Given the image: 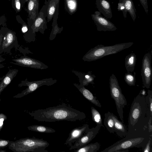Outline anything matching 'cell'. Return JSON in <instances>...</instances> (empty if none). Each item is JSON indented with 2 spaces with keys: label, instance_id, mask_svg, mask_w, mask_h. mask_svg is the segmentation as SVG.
Instances as JSON below:
<instances>
[{
  "label": "cell",
  "instance_id": "6da1fadb",
  "mask_svg": "<svg viewBox=\"0 0 152 152\" xmlns=\"http://www.w3.org/2000/svg\"><path fill=\"white\" fill-rule=\"evenodd\" d=\"M145 97L139 94L132 103L128 118V133L126 137H152L148 125L152 115L148 110Z\"/></svg>",
  "mask_w": 152,
  "mask_h": 152
},
{
  "label": "cell",
  "instance_id": "7a4b0ae2",
  "mask_svg": "<svg viewBox=\"0 0 152 152\" xmlns=\"http://www.w3.org/2000/svg\"><path fill=\"white\" fill-rule=\"evenodd\" d=\"M24 111L34 119L42 122H53L62 121H75L83 120L86 117L83 112L73 108L65 104L31 112L27 110Z\"/></svg>",
  "mask_w": 152,
  "mask_h": 152
},
{
  "label": "cell",
  "instance_id": "3957f363",
  "mask_svg": "<svg viewBox=\"0 0 152 152\" xmlns=\"http://www.w3.org/2000/svg\"><path fill=\"white\" fill-rule=\"evenodd\" d=\"M49 145L47 141L33 137L12 141L8 147L14 152H48L46 148Z\"/></svg>",
  "mask_w": 152,
  "mask_h": 152
},
{
  "label": "cell",
  "instance_id": "277c9868",
  "mask_svg": "<svg viewBox=\"0 0 152 152\" xmlns=\"http://www.w3.org/2000/svg\"><path fill=\"white\" fill-rule=\"evenodd\" d=\"M133 42L116 44L111 46H104L99 44L91 49L84 56V61H91L101 58L105 56L115 54L131 47Z\"/></svg>",
  "mask_w": 152,
  "mask_h": 152
},
{
  "label": "cell",
  "instance_id": "5b68a950",
  "mask_svg": "<svg viewBox=\"0 0 152 152\" xmlns=\"http://www.w3.org/2000/svg\"><path fill=\"white\" fill-rule=\"evenodd\" d=\"M151 137H124L106 148L101 152H119L133 148L143 147Z\"/></svg>",
  "mask_w": 152,
  "mask_h": 152
},
{
  "label": "cell",
  "instance_id": "8992f818",
  "mask_svg": "<svg viewBox=\"0 0 152 152\" xmlns=\"http://www.w3.org/2000/svg\"><path fill=\"white\" fill-rule=\"evenodd\" d=\"M109 84L111 97L115 102L119 116L124 123L123 108L127 105V101L122 93L117 79L113 74L110 77Z\"/></svg>",
  "mask_w": 152,
  "mask_h": 152
},
{
  "label": "cell",
  "instance_id": "52a82bcc",
  "mask_svg": "<svg viewBox=\"0 0 152 152\" xmlns=\"http://www.w3.org/2000/svg\"><path fill=\"white\" fill-rule=\"evenodd\" d=\"M56 82L55 80L51 79H45L42 80L28 81L27 79L22 80L21 83L18 84V87H20L23 86H27V88L22 91L21 93L18 94L13 96L14 98H20L26 96L35 91L38 88L44 85L50 86Z\"/></svg>",
  "mask_w": 152,
  "mask_h": 152
},
{
  "label": "cell",
  "instance_id": "ba28073f",
  "mask_svg": "<svg viewBox=\"0 0 152 152\" xmlns=\"http://www.w3.org/2000/svg\"><path fill=\"white\" fill-rule=\"evenodd\" d=\"M151 55L150 53H146L142 61L141 75L143 88H150L152 79L151 67Z\"/></svg>",
  "mask_w": 152,
  "mask_h": 152
},
{
  "label": "cell",
  "instance_id": "9c48e42d",
  "mask_svg": "<svg viewBox=\"0 0 152 152\" xmlns=\"http://www.w3.org/2000/svg\"><path fill=\"white\" fill-rule=\"evenodd\" d=\"M2 34V40L0 45V54L3 53H9L11 50L14 47L17 49L19 45L15 33L10 30Z\"/></svg>",
  "mask_w": 152,
  "mask_h": 152
},
{
  "label": "cell",
  "instance_id": "30bf717a",
  "mask_svg": "<svg viewBox=\"0 0 152 152\" xmlns=\"http://www.w3.org/2000/svg\"><path fill=\"white\" fill-rule=\"evenodd\" d=\"M99 11H95L94 14L91 15L92 20L96 26L98 31H113L117 29L114 24L105 17L102 16Z\"/></svg>",
  "mask_w": 152,
  "mask_h": 152
},
{
  "label": "cell",
  "instance_id": "8fae6325",
  "mask_svg": "<svg viewBox=\"0 0 152 152\" xmlns=\"http://www.w3.org/2000/svg\"><path fill=\"white\" fill-rule=\"evenodd\" d=\"M100 127L96 125L95 127L89 128L85 132L84 135L76 141L70 147L69 150L77 149L88 144L94 138L98 133Z\"/></svg>",
  "mask_w": 152,
  "mask_h": 152
},
{
  "label": "cell",
  "instance_id": "7c38bea8",
  "mask_svg": "<svg viewBox=\"0 0 152 152\" xmlns=\"http://www.w3.org/2000/svg\"><path fill=\"white\" fill-rule=\"evenodd\" d=\"M10 63L22 66L40 69L47 68L45 65L40 61L26 56L14 59Z\"/></svg>",
  "mask_w": 152,
  "mask_h": 152
},
{
  "label": "cell",
  "instance_id": "4fadbf2b",
  "mask_svg": "<svg viewBox=\"0 0 152 152\" xmlns=\"http://www.w3.org/2000/svg\"><path fill=\"white\" fill-rule=\"evenodd\" d=\"M89 128V125L87 124L74 128L70 132L64 144L70 147L72 145V143H75L83 136Z\"/></svg>",
  "mask_w": 152,
  "mask_h": 152
},
{
  "label": "cell",
  "instance_id": "5bb4252c",
  "mask_svg": "<svg viewBox=\"0 0 152 152\" xmlns=\"http://www.w3.org/2000/svg\"><path fill=\"white\" fill-rule=\"evenodd\" d=\"M96 4L99 11L107 18L112 17V10L109 2L106 0H96Z\"/></svg>",
  "mask_w": 152,
  "mask_h": 152
},
{
  "label": "cell",
  "instance_id": "9a60e30c",
  "mask_svg": "<svg viewBox=\"0 0 152 152\" xmlns=\"http://www.w3.org/2000/svg\"><path fill=\"white\" fill-rule=\"evenodd\" d=\"M111 116L114 122L115 132L120 137H125L128 133L126 126L122 121H120L118 118L113 113H111Z\"/></svg>",
  "mask_w": 152,
  "mask_h": 152
},
{
  "label": "cell",
  "instance_id": "2e32d148",
  "mask_svg": "<svg viewBox=\"0 0 152 152\" xmlns=\"http://www.w3.org/2000/svg\"><path fill=\"white\" fill-rule=\"evenodd\" d=\"M75 85L86 99L95 106L101 107L102 106L99 101L90 91L80 85H78L75 84Z\"/></svg>",
  "mask_w": 152,
  "mask_h": 152
},
{
  "label": "cell",
  "instance_id": "e0dca14e",
  "mask_svg": "<svg viewBox=\"0 0 152 152\" xmlns=\"http://www.w3.org/2000/svg\"><path fill=\"white\" fill-rule=\"evenodd\" d=\"M18 72V70L16 69H10L4 75V78L0 82V96L1 93L16 76ZM1 101L0 97V102Z\"/></svg>",
  "mask_w": 152,
  "mask_h": 152
},
{
  "label": "cell",
  "instance_id": "ac0fdd59",
  "mask_svg": "<svg viewBox=\"0 0 152 152\" xmlns=\"http://www.w3.org/2000/svg\"><path fill=\"white\" fill-rule=\"evenodd\" d=\"M124 5L125 10L123 14L125 18H126V14L128 12L131 17L134 21L136 19V10L132 0H119Z\"/></svg>",
  "mask_w": 152,
  "mask_h": 152
},
{
  "label": "cell",
  "instance_id": "d6986e66",
  "mask_svg": "<svg viewBox=\"0 0 152 152\" xmlns=\"http://www.w3.org/2000/svg\"><path fill=\"white\" fill-rule=\"evenodd\" d=\"M28 10L30 19L34 20L38 14L39 0H28Z\"/></svg>",
  "mask_w": 152,
  "mask_h": 152
},
{
  "label": "cell",
  "instance_id": "ffe728a7",
  "mask_svg": "<svg viewBox=\"0 0 152 152\" xmlns=\"http://www.w3.org/2000/svg\"><path fill=\"white\" fill-rule=\"evenodd\" d=\"M136 60V56L134 53H132L126 56L125 64L127 72H132L134 71Z\"/></svg>",
  "mask_w": 152,
  "mask_h": 152
},
{
  "label": "cell",
  "instance_id": "44dd1931",
  "mask_svg": "<svg viewBox=\"0 0 152 152\" xmlns=\"http://www.w3.org/2000/svg\"><path fill=\"white\" fill-rule=\"evenodd\" d=\"M109 111L104 114V123L107 130L110 133H114V122Z\"/></svg>",
  "mask_w": 152,
  "mask_h": 152
},
{
  "label": "cell",
  "instance_id": "7402d4cb",
  "mask_svg": "<svg viewBox=\"0 0 152 152\" xmlns=\"http://www.w3.org/2000/svg\"><path fill=\"white\" fill-rule=\"evenodd\" d=\"M28 130L42 133H51L56 132V131L54 129L41 125H35L27 127Z\"/></svg>",
  "mask_w": 152,
  "mask_h": 152
},
{
  "label": "cell",
  "instance_id": "603a6c76",
  "mask_svg": "<svg viewBox=\"0 0 152 152\" xmlns=\"http://www.w3.org/2000/svg\"><path fill=\"white\" fill-rule=\"evenodd\" d=\"M100 145L98 142L88 144L77 149L75 152H97L99 150Z\"/></svg>",
  "mask_w": 152,
  "mask_h": 152
},
{
  "label": "cell",
  "instance_id": "cb8c5ba5",
  "mask_svg": "<svg viewBox=\"0 0 152 152\" xmlns=\"http://www.w3.org/2000/svg\"><path fill=\"white\" fill-rule=\"evenodd\" d=\"M45 18L43 12H40L39 14L34 20V22L31 28L34 32L37 31L42 28L45 23Z\"/></svg>",
  "mask_w": 152,
  "mask_h": 152
},
{
  "label": "cell",
  "instance_id": "d4e9b609",
  "mask_svg": "<svg viewBox=\"0 0 152 152\" xmlns=\"http://www.w3.org/2000/svg\"><path fill=\"white\" fill-rule=\"evenodd\" d=\"M65 4L66 10L70 14L74 13L77 10V0H65Z\"/></svg>",
  "mask_w": 152,
  "mask_h": 152
},
{
  "label": "cell",
  "instance_id": "484cf974",
  "mask_svg": "<svg viewBox=\"0 0 152 152\" xmlns=\"http://www.w3.org/2000/svg\"><path fill=\"white\" fill-rule=\"evenodd\" d=\"M91 110L93 121L96 124V125L100 127L102 126L104 127L102 123V121L99 113L93 107H91Z\"/></svg>",
  "mask_w": 152,
  "mask_h": 152
},
{
  "label": "cell",
  "instance_id": "4316f807",
  "mask_svg": "<svg viewBox=\"0 0 152 152\" xmlns=\"http://www.w3.org/2000/svg\"><path fill=\"white\" fill-rule=\"evenodd\" d=\"M57 5L55 0H50L47 9V20L49 22L51 20L55 12Z\"/></svg>",
  "mask_w": 152,
  "mask_h": 152
},
{
  "label": "cell",
  "instance_id": "83f0119b",
  "mask_svg": "<svg viewBox=\"0 0 152 152\" xmlns=\"http://www.w3.org/2000/svg\"><path fill=\"white\" fill-rule=\"evenodd\" d=\"M95 77L94 75L91 74V72H88V73L85 75L84 78L80 85L84 86H88L89 83L94 84V80Z\"/></svg>",
  "mask_w": 152,
  "mask_h": 152
},
{
  "label": "cell",
  "instance_id": "f1b7e54d",
  "mask_svg": "<svg viewBox=\"0 0 152 152\" xmlns=\"http://www.w3.org/2000/svg\"><path fill=\"white\" fill-rule=\"evenodd\" d=\"M124 79L127 85L130 86H134L136 83L135 75L131 72H127L125 74Z\"/></svg>",
  "mask_w": 152,
  "mask_h": 152
},
{
  "label": "cell",
  "instance_id": "f546056e",
  "mask_svg": "<svg viewBox=\"0 0 152 152\" xmlns=\"http://www.w3.org/2000/svg\"><path fill=\"white\" fill-rule=\"evenodd\" d=\"M145 101L148 110L151 115H152V91L148 90V95L145 97Z\"/></svg>",
  "mask_w": 152,
  "mask_h": 152
},
{
  "label": "cell",
  "instance_id": "4dcf8cb0",
  "mask_svg": "<svg viewBox=\"0 0 152 152\" xmlns=\"http://www.w3.org/2000/svg\"><path fill=\"white\" fill-rule=\"evenodd\" d=\"M152 137H150L145 146L143 147L142 151L144 152H151Z\"/></svg>",
  "mask_w": 152,
  "mask_h": 152
},
{
  "label": "cell",
  "instance_id": "1f68e13d",
  "mask_svg": "<svg viewBox=\"0 0 152 152\" xmlns=\"http://www.w3.org/2000/svg\"><path fill=\"white\" fill-rule=\"evenodd\" d=\"M11 142L8 140L0 139V149L7 147Z\"/></svg>",
  "mask_w": 152,
  "mask_h": 152
},
{
  "label": "cell",
  "instance_id": "d6a6232c",
  "mask_svg": "<svg viewBox=\"0 0 152 152\" xmlns=\"http://www.w3.org/2000/svg\"><path fill=\"white\" fill-rule=\"evenodd\" d=\"M7 119V116L3 113H0V131L4 126V122Z\"/></svg>",
  "mask_w": 152,
  "mask_h": 152
},
{
  "label": "cell",
  "instance_id": "836d02e7",
  "mask_svg": "<svg viewBox=\"0 0 152 152\" xmlns=\"http://www.w3.org/2000/svg\"><path fill=\"white\" fill-rule=\"evenodd\" d=\"M140 3L143 7L145 12L148 14V7L147 0H139Z\"/></svg>",
  "mask_w": 152,
  "mask_h": 152
},
{
  "label": "cell",
  "instance_id": "e575fe53",
  "mask_svg": "<svg viewBox=\"0 0 152 152\" xmlns=\"http://www.w3.org/2000/svg\"><path fill=\"white\" fill-rule=\"evenodd\" d=\"M15 5L16 9L18 12L20 10V0H14Z\"/></svg>",
  "mask_w": 152,
  "mask_h": 152
},
{
  "label": "cell",
  "instance_id": "d590c367",
  "mask_svg": "<svg viewBox=\"0 0 152 152\" xmlns=\"http://www.w3.org/2000/svg\"><path fill=\"white\" fill-rule=\"evenodd\" d=\"M28 30L27 26L26 25H23L22 28V31L23 33L26 32Z\"/></svg>",
  "mask_w": 152,
  "mask_h": 152
},
{
  "label": "cell",
  "instance_id": "8d00e7d4",
  "mask_svg": "<svg viewBox=\"0 0 152 152\" xmlns=\"http://www.w3.org/2000/svg\"><path fill=\"white\" fill-rule=\"evenodd\" d=\"M139 94L145 96H146V92L144 89L141 90Z\"/></svg>",
  "mask_w": 152,
  "mask_h": 152
},
{
  "label": "cell",
  "instance_id": "74e56055",
  "mask_svg": "<svg viewBox=\"0 0 152 152\" xmlns=\"http://www.w3.org/2000/svg\"><path fill=\"white\" fill-rule=\"evenodd\" d=\"M5 60V59L3 58L2 56L0 55V63ZM1 64H0L1 65Z\"/></svg>",
  "mask_w": 152,
  "mask_h": 152
},
{
  "label": "cell",
  "instance_id": "f35d334b",
  "mask_svg": "<svg viewBox=\"0 0 152 152\" xmlns=\"http://www.w3.org/2000/svg\"><path fill=\"white\" fill-rule=\"evenodd\" d=\"M4 67V66L3 65L1 64L0 65V69L1 68H2ZM4 76H3L2 77H0V81H1L4 78Z\"/></svg>",
  "mask_w": 152,
  "mask_h": 152
},
{
  "label": "cell",
  "instance_id": "ab89813d",
  "mask_svg": "<svg viewBox=\"0 0 152 152\" xmlns=\"http://www.w3.org/2000/svg\"><path fill=\"white\" fill-rule=\"evenodd\" d=\"M2 34H0V45H1V42L2 41Z\"/></svg>",
  "mask_w": 152,
  "mask_h": 152
},
{
  "label": "cell",
  "instance_id": "60d3db41",
  "mask_svg": "<svg viewBox=\"0 0 152 152\" xmlns=\"http://www.w3.org/2000/svg\"><path fill=\"white\" fill-rule=\"evenodd\" d=\"M7 152L6 150H2L0 149V152Z\"/></svg>",
  "mask_w": 152,
  "mask_h": 152
},
{
  "label": "cell",
  "instance_id": "b9f144b4",
  "mask_svg": "<svg viewBox=\"0 0 152 152\" xmlns=\"http://www.w3.org/2000/svg\"><path fill=\"white\" fill-rule=\"evenodd\" d=\"M56 0V2L57 3V4H58V2H59V0Z\"/></svg>",
  "mask_w": 152,
  "mask_h": 152
},
{
  "label": "cell",
  "instance_id": "7bdbcfd3",
  "mask_svg": "<svg viewBox=\"0 0 152 152\" xmlns=\"http://www.w3.org/2000/svg\"><path fill=\"white\" fill-rule=\"evenodd\" d=\"M26 1H27L28 0H25Z\"/></svg>",
  "mask_w": 152,
  "mask_h": 152
}]
</instances>
